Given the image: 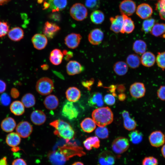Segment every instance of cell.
<instances>
[{"mask_svg": "<svg viewBox=\"0 0 165 165\" xmlns=\"http://www.w3.org/2000/svg\"><path fill=\"white\" fill-rule=\"evenodd\" d=\"M122 15L123 17V22L120 32L123 34L125 33H130L133 32L135 28L134 22L128 16L124 15Z\"/></svg>", "mask_w": 165, "mask_h": 165, "instance_id": "4316f807", "label": "cell"}, {"mask_svg": "<svg viewBox=\"0 0 165 165\" xmlns=\"http://www.w3.org/2000/svg\"><path fill=\"white\" fill-rule=\"evenodd\" d=\"M89 105L94 108H100L103 106L104 102L102 94L95 92L91 95L88 100Z\"/></svg>", "mask_w": 165, "mask_h": 165, "instance_id": "44dd1931", "label": "cell"}, {"mask_svg": "<svg viewBox=\"0 0 165 165\" xmlns=\"http://www.w3.org/2000/svg\"><path fill=\"white\" fill-rule=\"evenodd\" d=\"M60 30L59 26L56 24L46 21L43 28V33L47 38H52Z\"/></svg>", "mask_w": 165, "mask_h": 165, "instance_id": "2e32d148", "label": "cell"}, {"mask_svg": "<svg viewBox=\"0 0 165 165\" xmlns=\"http://www.w3.org/2000/svg\"><path fill=\"white\" fill-rule=\"evenodd\" d=\"M128 65L132 68H136L138 67L141 63V59L137 55L130 54L129 55L126 59Z\"/></svg>", "mask_w": 165, "mask_h": 165, "instance_id": "d590c367", "label": "cell"}, {"mask_svg": "<svg viewBox=\"0 0 165 165\" xmlns=\"http://www.w3.org/2000/svg\"><path fill=\"white\" fill-rule=\"evenodd\" d=\"M96 135L99 138L104 139L108 138V129L105 127H98L95 131Z\"/></svg>", "mask_w": 165, "mask_h": 165, "instance_id": "7bdbcfd3", "label": "cell"}, {"mask_svg": "<svg viewBox=\"0 0 165 165\" xmlns=\"http://www.w3.org/2000/svg\"><path fill=\"white\" fill-rule=\"evenodd\" d=\"M65 59L66 60H68L73 56V53L71 52H68L66 55Z\"/></svg>", "mask_w": 165, "mask_h": 165, "instance_id": "6f0895ef", "label": "cell"}, {"mask_svg": "<svg viewBox=\"0 0 165 165\" xmlns=\"http://www.w3.org/2000/svg\"><path fill=\"white\" fill-rule=\"evenodd\" d=\"M155 20L153 18H148L143 21L141 30L145 33L150 32L153 26L155 24Z\"/></svg>", "mask_w": 165, "mask_h": 165, "instance_id": "60d3db41", "label": "cell"}, {"mask_svg": "<svg viewBox=\"0 0 165 165\" xmlns=\"http://www.w3.org/2000/svg\"><path fill=\"white\" fill-rule=\"evenodd\" d=\"M61 114L69 120H73L77 117L79 112L73 102L68 101L66 102L63 105Z\"/></svg>", "mask_w": 165, "mask_h": 165, "instance_id": "8992f818", "label": "cell"}, {"mask_svg": "<svg viewBox=\"0 0 165 165\" xmlns=\"http://www.w3.org/2000/svg\"><path fill=\"white\" fill-rule=\"evenodd\" d=\"M54 88L52 80L47 77L39 79L37 82L36 89L37 92L42 95H47L51 93Z\"/></svg>", "mask_w": 165, "mask_h": 165, "instance_id": "3957f363", "label": "cell"}, {"mask_svg": "<svg viewBox=\"0 0 165 165\" xmlns=\"http://www.w3.org/2000/svg\"><path fill=\"white\" fill-rule=\"evenodd\" d=\"M147 48L146 43L141 40L135 41L133 43V49L136 53L141 54L145 52Z\"/></svg>", "mask_w": 165, "mask_h": 165, "instance_id": "74e56055", "label": "cell"}, {"mask_svg": "<svg viewBox=\"0 0 165 165\" xmlns=\"http://www.w3.org/2000/svg\"><path fill=\"white\" fill-rule=\"evenodd\" d=\"M99 0H86L85 4L86 6L91 9H96L99 6Z\"/></svg>", "mask_w": 165, "mask_h": 165, "instance_id": "7dc6e473", "label": "cell"}, {"mask_svg": "<svg viewBox=\"0 0 165 165\" xmlns=\"http://www.w3.org/2000/svg\"><path fill=\"white\" fill-rule=\"evenodd\" d=\"M104 38L103 31L98 28L93 29L91 31L88 36V40L92 44L94 45L100 44Z\"/></svg>", "mask_w": 165, "mask_h": 165, "instance_id": "5bb4252c", "label": "cell"}, {"mask_svg": "<svg viewBox=\"0 0 165 165\" xmlns=\"http://www.w3.org/2000/svg\"><path fill=\"white\" fill-rule=\"evenodd\" d=\"M94 82V80L92 79L86 81H83L82 82V84L83 86L89 89L93 84Z\"/></svg>", "mask_w": 165, "mask_h": 165, "instance_id": "db71d44e", "label": "cell"}, {"mask_svg": "<svg viewBox=\"0 0 165 165\" xmlns=\"http://www.w3.org/2000/svg\"><path fill=\"white\" fill-rule=\"evenodd\" d=\"M30 119L31 122L35 125H40L43 124L46 120L45 113L40 110H35L31 113Z\"/></svg>", "mask_w": 165, "mask_h": 165, "instance_id": "d6986e66", "label": "cell"}, {"mask_svg": "<svg viewBox=\"0 0 165 165\" xmlns=\"http://www.w3.org/2000/svg\"><path fill=\"white\" fill-rule=\"evenodd\" d=\"M92 116L95 123L99 127H104L112 122L113 115L108 107L97 108L92 112Z\"/></svg>", "mask_w": 165, "mask_h": 165, "instance_id": "6da1fadb", "label": "cell"}, {"mask_svg": "<svg viewBox=\"0 0 165 165\" xmlns=\"http://www.w3.org/2000/svg\"><path fill=\"white\" fill-rule=\"evenodd\" d=\"M72 17L77 21H82L85 19L88 14L87 10L85 6L80 3L73 4L70 10Z\"/></svg>", "mask_w": 165, "mask_h": 165, "instance_id": "277c9868", "label": "cell"}, {"mask_svg": "<svg viewBox=\"0 0 165 165\" xmlns=\"http://www.w3.org/2000/svg\"><path fill=\"white\" fill-rule=\"evenodd\" d=\"M156 60L155 55L150 52H145L142 55L141 62L145 66L149 67L154 64Z\"/></svg>", "mask_w": 165, "mask_h": 165, "instance_id": "484cf974", "label": "cell"}, {"mask_svg": "<svg viewBox=\"0 0 165 165\" xmlns=\"http://www.w3.org/2000/svg\"><path fill=\"white\" fill-rule=\"evenodd\" d=\"M20 137L16 133L10 132L6 137L7 144L12 147L17 146L21 142Z\"/></svg>", "mask_w": 165, "mask_h": 165, "instance_id": "4dcf8cb0", "label": "cell"}, {"mask_svg": "<svg viewBox=\"0 0 165 165\" xmlns=\"http://www.w3.org/2000/svg\"></svg>", "mask_w": 165, "mask_h": 165, "instance_id": "03108f58", "label": "cell"}, {"mask_svg": "<svg viewBox=\"0 0 165 165\" xmlns=\"http://www.w3.org/2000/svg\"><path fill=\"white\" fill-rule=\"evenodd\" d=\"M80 126L84 132L88 133L93 132L96 127V124L90 118H86L84 119L81 122Z\"/></svg>", "mask_w": 165, "mask_h": 165, "instance_id": "1f68e13d", "label": "cell"}, {"mask_svg": "<svg viewBox=\"0 0 165 165\" xmlns=\"http://www.w3.org/2000/svg\"><path fill=\"white\" fill-rule=\"evenodd\" d=\"M119 98L120 100H123L125 98V95L124 94H121L119 95Z\"/></svg>", "mask_w": 165, "mask_h": 165, "instance_id": "6125c7cd", "label": "cell"}, {"mask_svg": "<svg viewBox=\"0 0 165 165\" xmlns=\"http://www.w3.org/2000/svg\"><path fill=\"white\" fill-rule=\"evenodd\" d=\"M16 133L21 137L25 138L28 137L33 130V127L28 122L21 121L19 123L16 127Z\"/></svg>", "mask_w": 165, "mask_h": 165, "instance_id": "ba28073f", "label": "cell"}, {"mask_svg": "<svg viewBox=\"0 0 165 165\" xmlns=\"http://www.w3.org/2000/svg\"><path fill=\"white\" fill-rule=\"evenodd\" d=\"M104 100L106 104L109 105H113L115 102L114 95L110 94H107L105 96Z\"/></svg>", "mask_w": 165, "mask_h": 165, "instance_id": "681fc988", "label": "cell"}, {"mask_svg": "<svg viewBox=\"0 0 165 165\" xmlns=\"http://www.w3.org/2000/svg\"><path fill=\"white\" fill-rule=\"evenodd\" d=\"M42 68L44 70H46L49 68V66L47 64H43L41 66Z\"/></svg>", "mask_w": 165, "mask_h": 165, "instance_id": "94428289", "label": "cell"}, {"mask_svg": "<svg viewBox=\"0 0 165 165\" xmlns=\"http://www.w3.org/2000/svg\"><path fill=\"white\" fill-rule=\"evenodd\" d=\"M129 147L128 140L123 137H119L112 142V147L116 154H121L126 152Z\"/></svg>", "mask_w": 165, "mask_h": 165, "instance_id": "5b68a950", "label": "cell"}, {"mask_svg": "<svg viewBox=\"0 0 165 165\" xmlns=\"http://www.w3.org/2000/svg\"><path fill=\"white\" fill-rule=\"evenodd\" d=\"M21 101L24 106L30 108L34 106L35 103V99L34 96L31 93H27L22 97Z\"/></svg>", "mask_w": 165, "mask_h": 165, "instance_id": "8d00e7d4", "label": "cell"}, {"mask_svg": "<svg viewBox=\"0 0 165 165\" xmlns=\"http://www.w3.org/2000/svg\"><path fill=\"white\" fill-rule=\"evenodd\" d=\"M142 165H158L157 160L155 157L150 156L145 157L142 161Z\"/></svg>", "mask_w": 165, "mask_h": 165, "instance_id": "bcb514c9", "label": "cell"}, {"mask_svg": "<svg viewBox=\"0 0 165 165\" xmlns=\"http://www.w3.org/2000/svg\"><path fill=\"white\" fill-rule=\"evenodd\" d=\"M10 109L12 113L17 116L22 115L25 111L24 105L21 101H13L10 104Z\"/></svg>", "mask_w": 165, "mask_h": 165, "instance_id": "f546056e", "label": "cell"}, {"mask_svg": "<svg viewBox=\"0 0 165 165\" xmlns=\"http://www.w3.org/2000/svg\"><path fill=\"white\" fill-rule=\"evenodd\" d=\"M10 95L12 98H16L19 97L20 93L17 89L15 88H13L11 89Z\"/></svg>", "mask_w": 165, "mask_h": 165, "instance_id": "f5cc1de1", "label": "cell"}, {"mask_svg": "<svg viewBox=\"0 0 165 165\" xmlns=\"http://www.w3.org/2000/svg\"><path fill=\"white\" fill-rule=\"evenodd\" d=\"M66 96L69 101L75 102L80 98L81 93L80 90L75 87L68 88L65 93Z\"/></svg>", "mask_w": 165, "mask_h": 165, "instance_id": "603a6c76", "label": "cell"}, {"mask_svg": "<svg viewBox=\"0 0 165 165\" xmlns=\"http://www.w3.org/2000/svg\"><path fill=\"white\" fill-rule=\"evenodd\" d=\"M116 159L115 155L108 150L102 151L98 156V162L100 165H113Z\"/></svg>", "mask_w": 165, "mask_h": 165, "instance_id": "9c48e42d", "label": "cell"}, {"mask_svg": "<svg viewBox=\"0 0 165 165\" xmlns=\"http://www.w3.org/2000/svg\"><path fill=\"white\" fill-rule=\"evenodd\" d=\"M9 24L8 22L0 20V38L6 36L9 29Z\"/></svg>", "mask_w": 165, "mask_h": 165, "instance_id": "f6af8a7d", "label": "cell"}, {"mask_svg": "<svg viewBox=\"0 0 165 165\" xmlns=\"http://www.w3.org/2000/svg\"><path fill=\"white\" fill-rule=\"evenodd\" d=\"M130 141L134 144H138L142 141L143 135L142 133L138 130H133L129 134Z\"/></svg>", "mask_w": 165, "mask_h": 165, "instance_id": "ab89813d", "label": "cell"}, {"mask_svg": "<svg viewBox=\"0 0 165 165\" xmlns=\"http://www.w3.org/2000/svg\"><path fill=\"white\" fill-rule=\"evenodd\" d=\"M82 38V37L80 34L72 33L65 37L64 43L69 48L75 49L79 46Z\"/></svg>", "mask_w": 165, "mask_h": 165, "instance_id": "4fadbf2b", "label": "cell"}, {"mask_svg": "<svg viewBox=\"0 0 165 165\" xmlns=\"http://www.w3.org/2000/svg\"><path fill=\"white\" fill-rule=\"evenodd\" d=\"M155 5L160 18L165 21V0H158Z\"/></svg>", "mask_w": 165, "mask_h": 165, "instance_id": "b9f144b4", "label": "cell"}, {"mask_svg": "<svg viewBox=\"0 0 165 165\" xmlns=\"http://www.w3.org/2000/svg\"><path fill=\"white\" fill-rule=\"evenodd\" d=\"M136 12L140 18L145 20L149 18L152 16L153 9L151 6L148 4L142 3L138 6Z\"/></svg>", "mask_w": 165, "mask_h": 165, "instance_id": "8fae6325", "label": "cell"}, {"mask_svg": "<svg viewBox=\"0 0 165 165\" xmlns=\"http://www.w3.org/2000/svg\"><path fill=\"white\" fill-rule=\"evenodd\" d=\"M44 104L46 108L50 110L56 109L59 105V100L57 97L53 95L47 96L44 101Z\"/></svg>", "mask_w": 165, "mask_h": 165, "instance_id": "f1b7e54d", "label": "cell"}, {"mask_svg": "<svg viewBox=\"0 0 165 165\" xmlns=\"http://www.w3.org/2000/svg\"><path fill=\"white\" fill-rule=\"evenodd\" d=\"M119 9L122 15L130 16L136 12V4L132 0H123L120 3Z\"/></svg>", "mask_w": 165, "mask_h": 165, "instance_id": "52a82bcc", "label": "cell"}, {"mask_svg": "<svg viewBox=\"0 0 165 165\" xmlns=\"http://www.w3.org/2000/svg\"><path fill=\"white\" fill-rule=\"evenodd\" d=\"M157 95L161 100L165 101V86H160L157 91Z\"/></svg>", "mask_w": 165, "mask_h": 165, "instance_id": "f907efd6", "label": "cell"}, {"mask_svg": "<svg viewBox=\"0 0 165 165\" xmlns=\"http://www.w3.org/2000/svg\"><path fill=\"white\" fill-rule=\"evenodd\" d=\"M146 90L143 83L136 82L132 84L130 88L131 96L134 98H139L143 97L145 95Z\"/></svg>", "mask_w": 165, "mask_h": 165, "instance_id": "7c38bea8", "label": "cell"}, {"mask_svg": "<svg viewBox=\"0 0 165 165\" xmlns=\"http://www.w3.org/2000/svg\"><path fill=\"white\" fill-rule=\"evenodd\" d=\"M105 16L104 13L99 10H95L91 14L90 19L92 22L96 24H101L104 21Z\"/></svg>", "mask_w": 165, "mask_h": 165, "instance_id": "e575fe53", "label": "cell"}, {"mask_svg": "<svg viewBox=\"0 0 165 165\" xmlns=\"http://www.w3.org/2000/svg\"><path fill=\"white\" fill-rule=\"evenodd\" d=\"M72 165H84V164L80 162H75Z\"/></svg>", "mask_w": 165, "mask_h": 165, "instance_id": "e7e4bbea", "label": "cell"}, {"mask_svg": "<svg viewBox=\"0 0 165 165\" xmlns=\"http://www.w3.org/2000/svg\"><path fill=\"white\" fill-rule=\"evenodd\" d=\"M6 88V85L3 81L0 79V94L3 93Z\"/></svg>", "mask_w": 165, "mask_h": 165, "instance_id": "11a10c76", "label": "cell"}, {"mask_svg": "<svg viewBox=\"0 0 165 165\" xmlns=\"http://www.w3.org/2000/svg\"><path fill=\"white\" fill-rule=\"evenodd\" d=\"M55 130L54 134L59 137L68 141L72 138L75 132L71 125L67 122L61 119L55 120L50 123Z\"/></svg>", "mask_w": 165, "mask_h": 165, "instance_id": "7a4b0ae2", "label": "cell"}, {"mask_svg": "<svg viewBox=\"0 0 165 165\" xmlns=\"http://www.w3.org/2000/svg\"><path fill=\"white\" fill-rule=\"evenodd\" d=\"M155 37L160 36L165 34V24L157 23L154 24L151 32Z\"/></svg>", "mask_w": 165, "mask_h": 165, "instance_id": "f35d334b", "label": "cell"}, {"mask_svg": "<svg viewBox=\"0 0 165 165\" xmlns=\"http://www.w3.org/2000/svg\"><path fill=\"white\" fill-rule=\"evenodd\" d=\"M16 127L15 120L11 117L5 118L1 122V127L2 130L6 132H11Z\"/></svg>", "mask_w": 165, "mask_h": 165, "instance_id": "d4e9b609", "label": "cell"}, {"mask_svg": "<svg viewBox=\"0 0 165 165\" xmlns=\"http://www.w3.org/2000/svg\"><path fill=\"white\" fill-rule=\"evenodd\" d=\"M0 165H7V162L6 157H3L0 160Z\"/></svg>", "mask_w": 165, "mask_h": 165, "instance_id": "9f6ffc18", "label": "cell"}, {"mask_svg": "<svg viewBox=\"0 0 165 165\" xmlns=\"http://www.w3.org/2000/svg\"><path fill=\"white\" fill-rule=\"evenodd\" d=\"M31 41L34 47L38 50L44 49L48 43L47 37L44 34L37 33L32 38Z\"/></svg>", "mask_w": 165, "mask_h": 165, "instance_id": "9a60e30c", "label": "cell"}, {"mask_svg": "<svg viewBox=\"0 0 165 165\" xmlns=\"http://www.w3.org/2000/svg\"><path fill=\"white\" fill-rule=\"evenodd\" d=\"M110 20L111 23L110 30L116 33L120 32L123 22V18L122 15H117L115 17H110Z\"/></svg>", "mask_w": 165, "mask_h": 165, "instance_id": "e0dca14e", "label": "cell"}, {"mask_svg": "<svg viewBox=\"0 0 165 165\" xmlns=\"http://www.w3.org/2000/svg\"><path fill=\"white\" fill-rule=\"evenodd\" d=\"M149 140L152 146L160 147L163 145L165 143V135L160 131H155L150 134L149 137Z\"/></svg>", "mask_w": 165, "mask_h": 165, "instance_id": "30bf717a", "label": "cell"}, {"mask_svg": "<svg viewBox=\"0 0 165 165\" xmlns=\"http://www.w3.org/2000/svg\"><path fill=\"white\" fill-rule=\"evenodd\" d=\"M161 152L163 156L165 158V144L162 146L161 149Z\"/></svg>", "mask_w": 165, "mask_h": 165, "instance_id": "91938a15", "label": "cell"}, {"mask_svg": "<svg viewBox=\"0 0 165 165\" xmlns=\"http://www.w3.org/2000/svg\"><path fill=\"white\" fill-rule=\"evenodd\" d=\"M67 74L73 75L80 73L83 70V68L80 64L75 61H71L67 64L66 67Z\"/></svg>", "mask_w": 165, "mask_h": 165, "instance_id": "ac0fdd59", "label": "cell"}, {"mask_svg": "<svg viewBox=\"0 0 165 165\" xmlns=\"http://www.w3.org/2000/svg\"><path fill=\"white\" fill-rule=\"evenodd\" d=\"M12 151L13 152H16L20 150V148L18 147H12Z\"/></svg>", "mask_w": 165, "mask_h": 165, "instance_id": "be15d7a7", "label": "cell"}, {"mask_svg": "<svg viewBox=\"0 0 165 165\" xmlns=\"http://www.w3.org/2000/svg\"><path fill=\"white\" fill-rule=\"evenodd\" d=\"M7 34L10 40L13 41L18 42L23 38L24 33L21 28L16 27L9 30Z\"/></svg>", "mask_w": 165, "mask_h": 165, "instance_id": "7402d4cb", "label": "cell"}, {"mask_svg": "<svg viewBox=\"0 0 165 165\" xmlns=\"http://www.w3.org/2000/svg\"><path fill=\"white\" fill-rule=\"evenodd\" d=\"M122 116L125 128L129 130H134L136 127L137 123L135 120L130 117L129 112L126 110H124L122 112Z\"/></svg>", "mask_w": 165, "mask_h": 165, "instance_id": "cb8c5ba5", "label": "cell"}, {"mask_svg": "<svg viewBox=\"0 0 165 165\" xmlns=\"http://www.w3.org/2000/svg\"><path fill=\"white\" fill-rule=\"evenodd\" d=\"M12 165H27L25 161L23 159L19 158L15 160Z\"/></svg>", "mask_w": 165, "mask_h": 165, "instance_id": "816d5d0a", "label": "cell"}, {"mask_svg": "<svg viewBox=\"0 0 165 165\" xmlns=\"http://www.w3.org/2000/svg\"><path fill=\"white\" fill-rule=\"evenodd\" d=\"M67 4V0H49L48 6L53 12L64 9Z\"/></svg>", "mask_w": 165, "mask_h": 165, "instance_id": "ffe728a7", "label": "cell"}, {"mask_svg": "<svg viewBox=\"0 0 165 165\" xmlns=\"http://www.w3.org/2000/svg\"><path fill=\"white\" fill-rule=\"evenodd\" d=\"M11 0H0V6L7 4Z\"/></svg>", "mask_w": 165, "mask_h": 165, "instance_id": "680465c9", "label": "cell"}, {"mask_svg": "<svg viewBox=\"0 0 165 165\" xmlns=\"http://www.w3.org/2000/svg\"><path fill=\"white\" fill-rule=\"evenodd\" d=\"M10 96L6 93H3L0 96V103L2 105H8L11 102Z\"/></svg>", "mask_w": 165, "mask_h": 165, "instance_id": "c3c4849f", "label": "cell"}, {"mask_svg": "<svg viewBox=\"0 0 165 165\" xmlns=\"http://www.w3.org/2000/svg\"><path fill=\"white\" fill-rule=\"evenodd\" d=\"M84 147L88 150H90L92 147L98 148L100 146V141L98 137L96 136L90 137L83 142Z\"/></svg>", "mask_w": 165, "mask_h": 165, "instance_id": "d6a6232c", "label": "cell"}, {"mask_svg": "<svg viewBox=\"0 0 165 165\" xmlns=\"http://www.w3.org/2000/svg\"><path fill=\"white\" fill-rule=\"evenodd\" d=\"M156 61L159 67L163 70L165 69V52L158 53Z\"/></svg>", "mask_w": 165, "mask_h": 165, "instance_id": "ee69618b", "label": "cell"}, {"mask_svg": "<svg viewBox=\"0 0 165 165\" xmlns=\"http://www.w3.org/2000/svg\"><path fill=\"white\" fill-rule=\"evenodd\" d=\"M63 57L64 55L62 52L59 49H55L51 52L49 60L52 64L57 65L62 62Z\"/></svg>", "mask_w": 165, "mask_h": 165, "instance_id": "83f0119b", "label": "cell"}, {"mask_svg": "<svg viewBox=\"0 0 165 165\" xmlns=\"http://www.w3.org/2000/svg\"><path fill=\"white\" fill-rule=\"evenodd\" d=\"M113 68L115 73L120 76L125 75L128 70V65L123 61L116 62L114 64Z\"/></svg>", "mask_w": 165, "mask_h": 165, "instance_id": "836d02e7", "label": "cell"}]
</instances>
